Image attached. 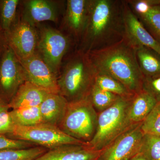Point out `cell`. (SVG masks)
<instances>
[{
  "label": "cell",
  "instance_id": "12",
  "mask_svg": "<svg viewBox=\"0 0 160 160\" xmlns=\"http://www.w3.org/2000/svg\"><path fill=\"white\" fill-rule=\"evenodd\" d=\"M124 25L123 38L135 49L145 46L153 49L160 55V44L147 31L126 2L122 0Z\"/></svg>",
  "mask_w": 160,
  "mask_h": 160
},
{
  "label": "cell",
  "instance_id": "26",
  "mask_svg": "<svg viewBox=\"0 0 160 160\" xmlns=\"http://www.w3.org/2000/svg\"><path fill=\"white\" fill-rule=\"evenodd\" d=\"M139 153L149 160H160V136L144 134Z\"/></svg>",
  "mask_w": 160,
  "mask_h": 160
},
{
  "label": "cell",
  "instance_id": "3",
  "mask_svg": "<svg viewBox=\"0 0 160 160\" xmlns=\"http://www.w3.org/2000/svg\"><path fill=\"white\" fill-rule=\"evenodd\" d=\"M97 74L88 53L78 49L58 77L59 93L69 102L89 98Z\"/></svg>",
  "mask_w": 160,
  "mask_h": 160
},
{
  "label": "cell",
  "instance_id": "4",
  "mask_svg": "<svg viewBox=\"0 0 160 160\" xmlns=\"http://www.w3.org/2000/svg\"><path fill=\"white\" fill-rule=\"evenodd\" d=\"M132 97H120L109 108L99 112L95 134L86 143L87 147L95 151H101L135 125L131 122L129 117Z\"/></svg>",
  "mask_w": 160,
  "mask_h": 160
},
{
  "label": "cell",
  "instance_id": "1",
  "mask_svg": "<svg viewBox=\"0 0 160 160\" xmlns=\"http://www.w3.org/2000/svg\"><path fill=\"white\" fill-rule=\"evenodd\" d=\"M124 36L122 0H89L78 49L86 52L100 50L118 42Z\"/></svg>",
  "mask_w": 160,
  "mask_h": 160
},
{
  "label": "cell",
  "instance_id": "20",
  "mask_svg": "<svg viewBox=\"0 0 160 160\" xmlns=\"http://www.w3.org/2000/svg\"><path fill=\"white\" fill-rule=\"evenodd\" d=\"M10 112L16 125L30 126L43 123L39 106L12 109Z\"/></svg>",
  "mask_w": 160,
  "mask_h": 160
},
{
  "label": "cell",
  "instance_id": "24",
  "mask_svg": "<svg viewBox=\"0 0 160 160\" xmlns=\"http://www.w3.org/2000/svg\"><path fill=\"white\" fill-rule=\"evenodd\" d=\"M121 97L100 89L93 85L89 98L98 113L107 109L114 104Z\"/></svg>",
  "mask_w": 160,
  "mask_h": 160
},
{
  "label": "cell",
  "instance_id": "10",
  "mask_svg": "<svg viewBox=\"0 0 160 160\" xmlns=\"http://www.w3.org/2000/svg\"><path fill=\"white\" fill-rule=\"evenodd\" d=\"M141 124H135L101 150L98 160H129L139 153L144 135Z\"/></svg>",
  "mask_w": 160,
  "mask_h": 160
},
{
  "label": "cell",
  "instance_id": "14",
  "mask_svg": "<svg viewBox=\"0 0 160 160\" xmlns=\"http://www.w3.org/2000/svg\"><path fill=\"white\" fill-rule=\"evenodd\" d=\"M89 0H68L64 15V25L69 34L79 41L86 27Z\"/></svg>",
  "mask_w": 160,
  "mask_h": 160
},
{
  "label": "cell",
  "instance_id": "22",
  "mask_svg": "<svg viewBox=\"0 0 160 160\" xmlns=\"http://www.w3.org/2000/svg\"><path fill=\"white\" fill-rule=\"evenodd\" d=\"M41 146L22 149L0 150V160H34L48 151Z\"/></svg>",
  "mask_w": 160,
  "mask_h": 160
},
{
  "label": "cell",
  "instance_id": "11",
  "mask_svg": "<svg viewBox=\"0 0 160 160\" xmlns=\"http://www.w3.org/2000/svg\"><path fill=\"white\" fill-rule=\"evenodd\" d=\"M19 60L24 69L26 81L49 93H59L58 76L37 52L29 58Z\"/></svg>",
  "mask_w": 160,
  "mask_h": 160
},
{
  "label": "cell",
  "instance_id": "13",
  "mask_svg": "<svg viewBox=\"0 0 160 160\" xmlns=\"http://www.w3.org/2000/svg\"><path fill=\"white\" fill-rule=\"evenodd\" d=\"M21 19L36 27L42 22H57L59 9L57 3L50 0H27L23 2Z\"/></svg>",
  "mask_w": 160,
  "mask_h": 160
},
{
  "label": "cell",
  "instance_id": "30",
  "mask_svg": "<svg viewBox=\"0 0 160 160\" xmlns=\"http://www.w3.org/2000/svg\"><path fill=\"white\" fill-rule=\"evenodd\" d=\"M33 143L22 141L12 139L3 135H0V150L5 149H22L34 147Z\"/></svg>",
  "mask_w": 160,
  "mask_h": 160
},
{
  "label": "cell",
  "instance_id": "31",
  "mask_svg": "<svg viewBox=\"0 0 160 160\" xmlns=\"http://www.w3.org/2000/svg\"><path fill=\"white\" fill-rule=\"evenodd\" d=\"M15 126V124L9 109L0 112V135L7 136L12 132Z\"/></svg>",
  "mask_w": 160,
  "mask_h": 160
},
{
  "label": "cell",
  "instance_id": "28",
  "mask_svg": "<svg viewBox=\"0 0 160 160\" xmlns=\"http://www.w3.org/2000/svg\"><path fill=\"white\" fill-rule=\"evenodd\" d=\"M126 1L132 11L137 17L146 14L152 6L160 4V0H127Z\"/></svg>",
  "mask_w": 160,
  "mask_h": 160
},
{
  "label": "cell",
  "instance_id": "25",
  "mask_svg": "<svg viewBox=\"0 0 160 160\" xmlns=\"http://www.w3.org/2000/svg\"><path fill=\"white\" fill-rule=\"evenodd\" d=\"M137 18L160 44V4L152 6L147 13Z\"/></svg>",
  "mask_w": 160,
  "mask_h": 160
},
{
  "label": "cell",
  "instance_id": "21",
  "mask_svg": "<svg viewBox=\"0 0 160 160\" xmlns=\"http://www.w3.org/2000/svg\"><path fill=\"white\" fill-rule=\"evenodd\" d=\"M94 85L100 89L121 97L131 98L134 95L121 82L108 75L97 73Z\"/></svg>",
  "mask_w": 160,
  "mask_h": 160
},
{
  "label": "cell",
  "instance_id": "27",
  "mask_svg": "<svg viewBox=\"0 0 160 160\" xmlns=\"http://www.w3.org/2000/svg\"><path fill=\"white\" fill-rule=\"evenodd\" d=\"M141 129L144 134L160 136V102L142 123Z\"/></svg>",
  "mask_w": 160,
  "mask_h": 160
},
{
  "label": "cell",
  "instance_id": "7",
  "mask_svg": "<svg viewBox=\"0 0 160 160\" xmlns=\"http://www.w3.org/2000/svg\"><path fill=\"white\" fill-rule=\"evenodd\" d=\"M38 30V53L58 76L62 60L70 47V38L49 26H41Z\"/></svg>",
  "mask_w": 160,
  "mask_h": 160
},
{
  "label": "cell",
  "instance_id": "9",
  "mask_svg": "<svg viewBox=\"0 0 160 160\" xmlns=\"http://www.w3.org/2000/svg\"><path fill=\"white\" fill-rule=\"evenodd\" d=\"M7 45L19 60L33 55L37 52L38 30L21 19L18 18L8 31L4 32Z\"/></svg>",
  "mask_w": 160,
  "mask_h": 160
},
{
  "label": "cell",
  "instance_id": "8",
  "mask_svg": "<svg viewBox=\"0 0 160 160\" xmlns=\"http://www.w3.org/2000/svg\"><path fill=\"white\" fill-rule=\"evenodd\" d=\"M25 82L22 66L14 52L7 45L0 59V98L9 104Z\"/></svg>",
  "mask_w": 160,
  "mask_h": 160
},
{
  "label": "cell",
  "instance_id": "29",
  "mask_svg": "<svg viewBox=\"0 0 160 160\" xmlns=\"http://www.w3.org/2000/svg\"><path fill=\"white\" fill-rule=\"evenodd\" d=\"M142 90L152 96L158 102H160V75L144 77Z\"/></svg>",
  "mask_w": 160,
  "mask_h": 160
},
{
  "label": "cell",
  "instance_id": "6",
  "mask_svg": "<svg viewBox=\"0 0 160 160\" xmlns=\"http://www.w3.org/2000/svg\"><path fill=\"white\" fill-rule=\"evenodd\" d=\"M7 137L29 142L48 149L65 145L86 144L66 134L58 126L45 123L30 126L15 125L12 132Z\"/></svg>",
  "mask_w": 160,
  "mask_h": 160
},
{
  "label": "cell",
  "instance_id": "33",
  "mask_svg": "<svg viewBox=\"0 0 160 160\" xmlns=\"http://www.w3.org/2000/svg\"><path fill=\"white\" fill-rule=\"evenodd\" d=\"M9 104L0 98V112L6 109H9Z\"/></svg>",
  "mask_w": 160,
  "mask_h": 160
},
{
  "label": "cell",
  "instance_id": "17",
  "mask_svg": "<svg viewBox=\"0 0 160 160\" xmlns=\"http://www.w3.org/2000/svg\"><path fill=\"white\" fill-rule=\"evenodd\" d=\"M49 92L29 82L20 86L9 103V109L39 106Z\"/></svg>",
  "mask_w": 160,
  "mask_h": 160
},
{
  "label": "cell",
  "instance_id": "32",
  "mask_svg": "<svg viewBox=\"0 0 160 160\" xmlns=\"http://www.w3.org/2000/svg\"><path fill=\"white\" fill-rule=\"evenodd\" d=\"M6 46L7 43L5 39V34L0 27V59Z\"/></svg>",
  "mask_w": 160,
  "mask_h": 160
},
{
  "label": "cell",
  "instance_id": "16",
  "mask_svg": "<svg viewBox=\"0 0 160 160\" xmlns=\"http://www.w3.org/2000/svg\"><path fill=\"white\" fill-rule=\"evenodd\" d=\"M68 104V101L62 95L49 93L39 106L43 123L58 127Z\"/></svg>",
  "mask_w": 160,
  "mask_h": 160
},
{
  "label": "cell",
  "instance_id": "5",
  "mask_svg": "<svg viewBox=\"0 0 160 160\" xmlns=\"http://www.w3.org/2000/svg\"><path fill=\"white\" fill-rule=\"evenodd\" d=\"M98 114L89 97L68 102L66 113L58 127L68 135L87 143L95 134Z\"/></svg>",
  "mask_w": 160,
  "mask_h": 160
},
{
  "label": "cell",
  "instance_id": "34",
  "mask_svg": "<svg viewBox=\"0 0 160 160\" xmlns=\"http://www.w3.org/2000/svg\"><path fill=\"white\" fill-rule=\"evenodd\" d=\"M129 160H149L147 159L146 158H145L143 155L141 154V153H138V154L135 155L134 157H133L131 159Z\"/></svg>",
  "mask_w": 160,
  "mask_h": 160
},
{
  "label": "cell",
  "instance_id": "23",
  "mask_svg": "<svg viewBox=\"0 0 160 160\" xmlns=\"http://www.w3.org/2000/svg\"><path fill=\"white\" fill-rule=\"evenodd\" d=\"M19 0L0 1V27L4 32L8 31L18 19Z\"/></svg>",
  "mask_w": 160,
  "mask_h": 160
},
{
  "label": "cell",
  "instance_id": "15",
  "mask_svg": "<svg viewBox=\"0 0 160 160\" xmlns=\"http://www.w3.org/2000/svg\"><path fill=\"white\" fill-rule=\"evenodd\" d=\"M101 151H95L86 145H67L48 149L34 160H98Z\"/></svg>",
  "mask_w": 160,
  "mask_h": 160
},
{
  "label": "cell",
  "instance_id": "18",
  "mask_svg": "<svg viewBox=\"0 0 160 160\" xmlns=\"http://www.w3.org/2000/svg\"><path fill=\"white\" fill-rule=\"evenodd\" d=\"M157 103L152 96L144 90L134 94L129 107V117L131 122H142Z\"/></svg>",
  "mask_w": 160,
  "mask_h": 160
},
{
  "label": "cell",
  "instance_id": "2",
  "mask_svg": "<svg viewBox=\"0 0 160 160\" xmlns=\"http://www.w3.org/2000/svg\"><path fill=\"white\" fill-rule=\"evenodd\" d=\"M97 73L114 78L133 94L142 90L144 76L135 49L123 39L112 46L87 52Z\"/></svg>",
  "mask_w": 160,
  "mask_h": 160
},
{
  "label": "cell",
  "instance_id": "19",
  "mask_svg": "<svg viewBox=\"0 0 160 160\" xmlns=\"http://www.w3.org/2000/svg\"><path fill=\"white\" fill-rule=\"evenodd\" d=\"M140 70L144 77L160 75V55L153 49L140 46L135 49Z\"/></svg>",
  "mask_w": 160,
  "mask_h": 160
}]
</instances>
